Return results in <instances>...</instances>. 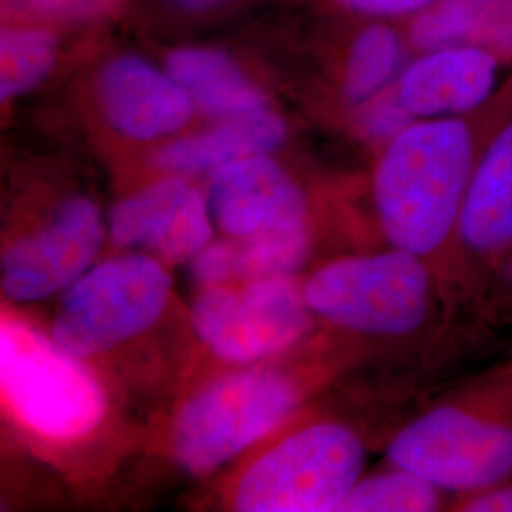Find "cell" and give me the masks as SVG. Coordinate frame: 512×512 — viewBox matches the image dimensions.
Returning <instances> with one entry per match:
<instances>
[{"mask_svg": "<svg viewBox=\"0 0 512 512\" xmlns=\"http://www.w3.org/2000/svg\"><path fill=\"white\" fill-rule=\"evenodd\" d=\"M387 459L442 492L467 495L512 478V359L467 378L410 421Z\"/></svg>", "mask_w": 512, "mask_h": 512, "instance_id": "7a4b0ae2", "label": "cell"}, {"mask_svg": "<svg viewBox=\"0 0 512 512\" xmlns=\"http://www.w3.org/2000/svg\"><path fill=\"white\" fill-rule=\"evenodd\" d=\"M349 114L359 137L370 145L382 148L410 122H414V118L403 109L395 86L351 110Z\"/></svg>", "mask_w": 512, "mask_h": 512, "instance_id": "cb8c5ba5", "label": "cell"}, {"mask_svg": "<svg viewBox=\"0 0 512 512\" xmlns=\"http://www.w3.org/2000/svg\"><path fill=\"white\" fill-rule=\"evenodd\" d=\"M456 511L512 512V478L475 494L456 495Z\"/></svg>", "mask_w": 512, "mask_h": 512, "instance_id": "4316f807", "label": "cell"}, {"mask_svg": "<svg viewBox=\"0 0 512 512\" xmlns=\"http://www.w3.org/2000/svg\"><path fill=\"white\" fill-rule=\"evenodd\" d=\"M308 310L289 277H266L239 293L205 289L194 302L192 323L220 359L253 363L296 342L308 327Z\"/></svg>", "mask_w": 512, "mask_h": 512, "instance_id": "30bf717a", "label": "cell"}, {"mask_svg": "<svg viewBox=\"0 0 512 512\" xmlns=\"http://www.w3.org/2000/svg\"><path fill=\"white\" fill-rule=\"evenodd\" d=\"M103 245L97 205L84 196L61 203L40 230L19 239L2 258V293L38 302L76 283Z\"/></svg>", "mask_w": 512, "mask_h": 512, "instance_id": "8fae6325", "label": "cell"}, {"mask_svg": "<svg viewBox=\"0 0 512 512\" xmlns=\"http://www.w3.org/2000/svg\"><path fill=\"white\" fill-rule=\"evenodd\" d=\"M365 467V446L340 423H319L277 444L241 476L245 512L338 511Z\"/></svg>", "mask_w": 512, "mask_h": 512, "instance_id": "5b68a950", "label": "cell"}, {"mask_svg": "<svg viewBox=\"0 0 512 512\" xmlns=\"http://www.w3.org/2000/svg\"><path fill=\"white\" fill-rule=\"evenodd\" d=\"M241 48L220 42L169 44L162 65L205 116L224 120L272 109V95Z\"/></svg>", "mask_w": 512, "mask_h": 512, "instance_id": "2e32d148", "label": "cell"}, {"mask_svg": "<svg viewBox=\"0 0 512 512\" xmlns=\"http://www.w3.org/2000/svg\"><path fill=\"white\" fill-rule=\"evenodd\" d=\"M492 296H494V300H497L499 306H503L505 310L512 313V266L509 268V272L501 277Z\"/></svg>", "mask_w": 512, "mask_h": 512, "instance_id": "83f0119b", "label": "cell"}, {"mask_svg": "<svg viewBox=\"0 0 512 512\" xmlns=\"http://www.w3.org/2000/svg\"><path fill=\"white\" fill-rule=\"evenodd\" d=\"M403 27L414 54L467 44L512 65V0H440Z\"/></svg>", "mask_w": 512, "mask_h": 512, "instance_id": "d6986e66", "label": "cell"}, {"mask_svg": "<svg viewBox=\"0 0 512 512\" xmlns=\"http://www.w3.org/2000/svg\"><path fill=\"white\" fill-rule=\"evenodd\" d=\"M88 59L93 109L116 137L133 143L162 141L194 118V101L162 63L112 44L109 35Z\"/></svg>", "mask_w": 512, "mask_h": 512, "instance_id": "ba28073f", "label": "cell"}, {"mask_svg": "<svg viewBox=\"0 0 512 512\" xmlns=\"http://www.w3.org/2000/svg\"><path fill=\"white\" fill-rule=\"evenodd\" d=\"M109 31H69L40 23L2 21L0 101L12 105L37 92L69 59H82Z\"/></svg>", "mask_w": 512, "mask_h": 512, "instance_id": "ac0fdd59", "label": "cell"}, {"mask_svg": "<svg viewBox=\"0 0 512 512\" xmlns=\"http://www.w3.org/2000/svg\"><path fill=\"white\" fill-rule=\"evenodd\" d=\"M302 2V0H296ZM319 14L404 23L440 0H306Z\"/></svg>", "mask_w": 512, "mask_h": 512, "instance_id": "d4e9b609", "label": "cell"}, {"mask_svg": "<svg viewBox=\"0 0 512 512\" xmlns=\"http://www.w3.org/2000/svg\"><path fill=\"white\" fill-rule=\"evenodd\" d=\"M211 219L202 192L171 175L118 203L110 211L109 232L122 247H141L183 262L211 243Z\"/></svg>", "mask_w": 512, "mask_h": 512, "instance_id": "9a60e30c", "label": "cell"}, {"mask_svg": "<svg viewBox=\"0 0 512 512\" xmlns=\"http://www.w3.org/2000/svg\"><path fill=\"white\" fill-rule=\"evenodd\" d=\"M0 378L19 420L44 437L78 439L103 418L105 395L92 374L71 351L12 317L0 325Z\"/></svg>", "mask_w": 512, "mask_h": 512, "instance_id": "277c9868", "label": "cell"}, {"mask_svg": "<svg viewBox=\"0 0 512 512\" xmlns=\"http://www.w3.org/2000/svg\"><path fill=\"white\" fill-rule=\"evenodd\" d=\"M287 135L283 116L272 109L258 110L165 143L152 156V164L177 177L213 175L224 165L274 154L285 145Z\"/></svg>", "mask_w": 512, "mask_h": 512, "instance_id": "e0dca14e", "label": "cell"}, {"mask_svg": "<svg viewBox=\"0 0 512 512\" xmlns=\"http://www.w3.org/2000/svg\"><path fill=\"white\" fill-rule=\"evenodd\" d=\"M169 293L171 277L158 260L110 258L71 285L52 338L73 355L103 353L147 330L162 315Z\"/></svg>", "mask_w": 512, "mask_h": 512, "instance_id": "8992f818", "label": "cell"}, {"mask_svg": "<svg viewBox=\"0 0 512 512\" xmlns=\"http://www.w3.org/2000/svg\"><path fill=\"white\" fill-rule=\"evenodd\" d=\"M135 0H0L2 21L40 23L69 31H109Z\"/></svg>", "mask_w": 512, "mask_h": 512, "instance_id": "ffe728a7", "label": "cell"}, {"mask_svg": "<svg viewBox=\"0 0 512 512\" xmlns=\"http://www.w3.org/2000/svg\"><path fill=\"white\" fill-rule=\"evenodd\" d=\"M442 494L429 480L395 467L393 473L359 480L338 511H437Z\"/></svg>", "mask_w": 512, "mask_h": 512, "instance_id": "44dd1931", "label": "cell"}, {"mask_svg": "<svg viewBox=\"0 0 512 512\" xmlns=\"http://www.w3.org/2000/svg\"><path fill=\"white\" fill-rule=\"evenodd\" d=\"M310 234L306 226L272 230L236 243L238 279L289 277L308 255Z\"/></svg>", "mask_w": 512, "mask_h": 512, "instance_id": "7402d4cb", "label": "cell"}, {"mask_svg": "<svg viewBox=\"0 0 512 512\" xmlns=\"http://www.w3.org/2000/svg\"><path fill=\"white\" fill-rule=\"evenodd\" d=\"M296 391L283 376L247 370L209 385L175 423V458L205 475L270 433L293 412Z\"/></svg>", "mask_w": 512, "mask_h": 512, "instance_id": "52a82bcc", "label": "cell"}, {"mask_svg": "<svg viewBox=\"0 0 512 512\" xmlns=\"http://www.w3.org/2000/svg\"><path fill=\"white\" fill-rule=\"evenodd\" d=\"M253 2L256 0H135L133 10L139 6L141 12L152 14L156 21L194 27L236 16Z\"/></svg>", "mask_w": 512, "mask_h": 512, "instance_id": "603a6c76", "label": "cell"}, {"mask_svg": "<svg viewBox=\"0 0 512 512\" xmlns=\"http://www.w3.org/2000/svg\"><path fill=\"white\" fill-rule=\"evenodd\" d=\"M435 268L393 247L330 262L311 275L304 300L336 327L380 338L410 336L431 319L439 298Z\"/></svg>", "mask_w": 512, "mask_h": 512, "instance_id": "3957f363", "label": "cell"}, {"mask_svg": "<svg viewBox=\"0 0 512 512\" xmlns=\"http://www.w3.org/2000/svg\"><path fill=\"white\" fill-rule=\"evenodd\" d=\"M192 277L205 289L222 287L238 279L236 270V243L219 241L203 247L192 258Z\"/></svg>", "mask_w": 512, "mask_h": 512, "instance_id": "484cf974", "label": "cell"}, {"mask_svg": "<svg viewBox=\"0 0 512 512\" xmlns=\"http://www.w3.org/2000/svg\"><path fill=\"white\" fill-rule=\"evenodd\" d=\"M511 112L512 76L480 109L414 120L382 148L372 173V196L393 247L431 266L435 260L450 268L476 165Z\"/></svg>", "mask_w": 512, "mask_h": 512, "instance_id": "6da1fadb", "label": "cell"}, {"mask_svg": "<svg viewBox=\"0 0 512 512\" xmlns=\"http://www.w3.org/2000/svg\"><path fill=\"white\" fill-rule=\"evenodd\" d=\"M512 266V112L482 150L459 215L450 277L463 300L492 296Z\"/></svg>", "mask_w": 512, "mask_h": 512, "instance_id": "9c48e42d", "label": "cell"}, {"mask_svg": "<svg viewBox=\"0 0 512 512\" xmlns=\"http://www.w3.org/2000/svg\"><path fill=\"white\" fill-rule=\"evenodd\" d=\"M351 112L393 88L412 57L403 23L319 14L304 44Z\"/></svg>", "mask_w": 512, "mask_h": 512, "instance_id": "7c38bea8", "label": "cell"}, {"mask_svg": "<svg viewBox=\"0 0 512 512\" xmlns=\"http://www.w3.org/2000/svg\"><path fill=\"white\" fill-rule=\"evenodd\" d=\"M512 76V65L467 44L412 54L395 84L414 120L461 116L486 105Z\"/></svg>", "mask_w": 512, "mask_h": 512, "instance_id": "4fadbf2b", "label": "cell"}, {"mask_svg": "<svg viewBox=\"0 0 512 512\" xmlns=\"http://www.w3.org/2000/svg\"><path fill=\"white\" fill-rule=\"evenodd\" d=\"M207 203L217 226L234 238L306 226V194L272 154L217 169L209 179Z\"/></svg>", "mask_w": 512, "mask_h": 512, "instance_id": "5bb4252c", "label": "cell"}]
</instances>
